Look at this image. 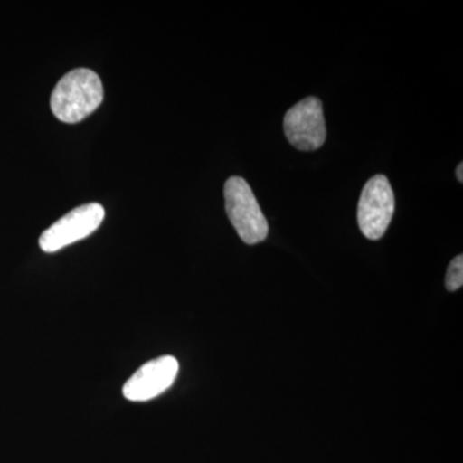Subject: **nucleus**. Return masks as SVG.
<instances>
[{
  "label": "nucleus",
  "instance_id": "8",
  "mask_svg": "<svg viewBox=\"0 0 463 463\" xmlns=\"http://www.w3.org/2000/svg\"><path fill=\"white\" fill-rule=\"evenodd\" d=\"M457 179H458L459 183L463 182V164H459L458 167L456 170Z\"/></svg>",
  "mask_w": 463,
  "mask_h": 463
},
{
  "label": "nucleus",
  "instance_id": "5",
  "mask_svg": "<svg viewBox=\"0 0 463 463\" xmlns=\"http://www.w3.org/2000/svg\"><path fill=\"white\" fill-rule=\"evenodd\" d=\"M103 218L105 209L99 203H87L76 207L47 231L43 232L39 246L48 254L60 251L61 249L90 236L99 230Z\"/></svg>",
  "mask_w": 463,
  "mask_h": 463
},
{
  "label": "nucleus",
  "instance_id": "2",
  "mask_svg": "<svg viewBox=\"0 0 463 463\" xmlns=\"http://www.w3.org/2000/svg\"><path fill=\"white\" fill-rule=\"evenodd\" d=\"M224 200L225 212L240 239L248 245L263 242L269 233V224L249 183L232 176L225 182Z\"/></svg>",
  "mask_w": 463,
  "mask_h": 463
},
{
  "label": "nucleus",
  "instance_id": "1",
  "mask_svg": "<svg viewBox=\"0 0 463 463\" xmlns=\"http://www.w3.org/2000/svg\"><path fill=\"white\" fill-rule=\"evenodd\" d=\"M102 100L99 76L91 70L76 69L58 81L52 93L51 109L58 120L75 124L93 114Z\"/></svg>",
  "mask_w": 463,
  "mask_h": 463
},
{
  "label": "nucleus",
  "instance_id": "7",
  "mask_svg": "<svg viewBox=\"0 0 463 463\" xmlns=\"http://www.w3.org/2000/svg\"><path fill=\"white\" fill-rule=\"evenodd\" d=\"M463 285V257L458 255L450 261L447 269L446 288L448 291H457Z\"/></svg>",
  "mask_w": 463,
  "mask_h": 463
},
{
  "label": "nucleus",
  "instance_id": "4",
  "mask_svg": "<svg viewBox=\"0 0 463 463\" xmlns=\"http://www.w3.org/2000/svg\"><path fill=\"white\" fill-rule=\"evenodd\" d=\"M283 129L288 142L298 151H316L326 142V121L322 100L307 97L286 112Z\"/></svg>",
  "mask_w": 463,
  "mask_h": 463
},
{
  "label": "nucleus",
  "instance_id": "3",
  "mask_svg": "<svg viewBox=\"0 0 463 463\" xmlns=\"http://www.w3.org/2000/svg\"><path fill=\"white\" fill-rule=\"evenodd\" d=\"M395 210L392 184L385 175H374L362 191L358 203V224L368 240H380L388 230Z\"/></svg>",
  "mask_w": 463,
  "mask_h": 463
},
{
  "label": "nucleus",
  "instance_id": "6",
  "mask_svg": "<svg viewBox=\"0 0 463 463\" xmlns=\"http://www.w3.org/2000/svg\"><path fill=\"white\" fill-rule=\"evenodd\" d=\"M178 373L179 362L172 355L149 361L125 383L124 397L130 402H147L157 398L173 385Z\"/></svg>",
  "mask_w": 463,
  "mask_h": 463
}]
</instances>
